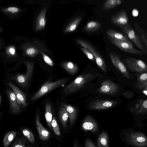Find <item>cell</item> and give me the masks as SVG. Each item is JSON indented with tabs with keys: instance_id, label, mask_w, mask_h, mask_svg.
I'll use <instances>...</instances> for the list:
<instances>
[{
	"instance_id": "obj_1",
	"label": "cell",
	"mask_w": 147,
	"mask_h": 147,
	"mask_svg": "<svg viewBox=\"0 0 147 147\" xmlns=\"http://www.w3.org/2000/svg\"><path fill=\"white\" fill-rule=\"evenodd\" d=\"M100 76H101L100 75L92 73L81 74L77 76L64 88V92L68 95L74 93L94 78Z\"/></svg>"
},
{
	"instance_id": "obj_2",
	"label": "cell",
	"mask_w": 147,
	"mask_h": 147,
	"mask_svg": "<svg viewBox=\"0 0 147 147\" xmlns=\"http://www.w3.org/2000/svg\"><path fill=\"white\" fill-rule=\"evenodd\" d=\"M68 79H61L54 82H48L45 83L40 89L31 97L32 100L37 99L51 91L64 85L66 83Z\"/></svg>"
},
{
	"instance_id": "obj_3",
	"label": "cell",
	"mask_w": 147,
	"mask_h": 147,
	"mask_svg": "<svg viewBox=\"0 0 147 147\" xmlns=\"http://www.w3.org/2000/svg\"><path fill=\"white\" fill-rule=\"evenodd\" d=\"M128 39L135 45L144 54H147V49L138 33L131 25L121 28Z\"/></svg>"
},
{
	"instance_id": "obj_4",
	"label": "cell",
	"mask_w": 147,
	"mask_h": 147,
	"mask_svg": "<svg viewBox=\"0 0 147 147\" xmlns=\"http://www.w3.org/2000/svg\"><path fill=\"white\" fill-rule=\"evenodd\" d=\"M76 42L83 47L89 51L93 55L97 65L105 72H107V67L103 58L95 48L86 41L80 39L76 40Z\"/></svg>"
},
{
	"instance_id": "obj_5",
	"label": "cell",
	"mask_w": 147,
	"mask_h": 147,
	"mask_svg": "<svg viewBox=\"0 0 147 147\" xmlns=\"http://www.w3.org/2000/svg\"><path fill=\"white\" fill-rule=\"evenodd\" d=\"M122 61L131 71L139 73L147 72V64L140 59L126 57Z\"/></svg>"
},
{
	"instance_id": "obj_6",
	"label": "cell",
	"mask_w": 147,
	"mask_h": 147,
	"mask_svg": "<svg viewBox=\"0 0 147 147\" xmlns=\"http://www.w3.org/2000/svg\"><path fill=\"white\" fill-rule=\"evenodd\" d=\"M126 136V140L129 144L136 147L147 146V137L143 134L130 131Z\"/></svg>"
},
{
	"instance_id": "obj_7",
	"label": "cell",
	"mask_w": 147,
	"mask_h": 147,
	"mask_svg": "<svg viewBox=\"0 0 147 147\" xmlns=\"http://www.w3.org/2000/svg\"><path fill=\"white\" fill-rule=\"evenodd\" d=\"M107 36L111 42L126 53L139 55H142L144 54L141 51L135 48L131 42L117 40L108 36Z\"/></svg>"
},
{
	"instance_id": "obj_8",
	"label": "cell",
	"mask_w": 147,
	"mask_h": 147,
	"mask_svg": "<svg viewBox=\"0 0 147 147\" xmlns=\"http://www.w3.org/2000/svg\"><path fill=\"white\" fill-rule=\"evenodd\" d=\"M119 90V86L117 84L106 79L101 82L100 86L96 91L101 94L114 96Z\"/></svg>"
},
{
	"instance_id": "obj_9",
	"label": "cell",
	"mask_w": 147,
	"mask_h": 147,
	"mask_svg": "<svg viewBox=\"0 0 147 147\" xmlns=\"http://www.w3.org/2000/svg\"><path fill=\"white\" fill-rule=\"evenodd\" d=\"M26 72L24 74H18L15 77V80L21 86L26 87L28 86L32 76L34 66L30 62L26 63Z\"/></svg>"
},
{
	"instance_id": "obj_10",
	"label": "cell",
	"mask_w": 147,
	"mask_h": 147,
	"mask_svg": "<svg viewBox=\"0 0 147 147\" xmlns=\"http://www.w3.org/2000/svg\"><path fill=\"white\" fill-rule=\"evenodd\" d=\"M110 21L112 24L120 28L131 25L127 12L124 9L113 15L111 18Z\"/></svg>"
},
{
	"instance_id": "obj_11",
	"label": "cell",
	"mask_w": 147,
	"mask_h": 147,
	"mask_svg": "<svg viewBox=\"0 0 147 147\" xmlns=\"http://www.w3.org/2000/svg\"><path fill=\"white\" fill-rule=\"evenodd\" d=\"M109 56L113 64L125 77L128 79H134L128 71L126 66L121 61L117 54L114 52H111L110 53Z\"/></svg>"
},
{
	"instance_id": "obj_12",
	"label": "cell",
	"mask_w": 147,
	"mask_h": 147,
	"mask_svg": "<svg viewBox=\"0 0 147 147\" xmlns=\"http://www.w3.org/2000/svg\"><path fill=\"white\" fill-rule=\"evenodd\" d=\"M117 102L110 100H96L90 102L88 106L89 110H103L115 106Z\"/></svg>"
},
{
	"instance_id": "obj_13",
	"label": "cell",
	"mask_w": 147,
	"mask_h": 147,
	"mask_svg": "<svg viewBox=\"0 0 147 147\" xmlns=\"http://www.w3.org/2000/svg\"><path fill=\"white\" fill-rule=\"evenodd\" d=\"M81 128L85 131L95 132L98 130V125L92 117L87 115L85 117L82 123Z\"/></svg>"
},
{
	"instance_id": "obj_14",
	"label": "cell",
	"mask_w": 147,
	"mask_h": 147,
	"mask_svg": "<svg viewBox=\"0 0 147 147\" xmlns=\"http://www.w3.org/2000/svg\"><path fill=\"white\" fill-rule=\"evenodd\" d=\"M35 121L36 128L40 139L44 141L47 140L51 136V133L41 123L39 113H38L36 115Z\"/></svg>"
},
{
	"instance_id": "obj_15",
	"label": "cell",
	"mask_w": 147,
	"mask_h": 147,
	"mask_svg": "<svg viewBox=\"0 0 147 147\" xmlns=\"http://www.w3.org/2000/svg\"><path fill=\"white\" fill-rule=\"evenodd\" d=\"M8 86L12 90L16 96L18 102L20 106H27L26 97L24 94L17 86L11 82L8 83Z\"/></svg>"
},
{
	"instance_id": "obj_16",
	"label": "cell",
	"mask_w": 147,
	"mask_h": 147,
	"mask_svg": "<svg viewBox=\"0 0 147 147\" xmlns=\"http://www.w3.org/2000/svg\"><path fill=\"white\" fill-rule=\"evenodd\" d=\"M131 112L136 114L147 113V99H140L130 109Z\"/></svg>"
},
{
	"instance_id": "obj_17",
	"label": "cell",
	"mask_w": 147,
	"mask_h": 147,
	"mask_svg": "<svg viewBox=\"0 0 147 147\" xmlns=\"http://www.w3.org/2000/svg\"><path fill=\"white\" fill-rule=\"evenodd\" d=\"M7 93L11 112L14 114L19 113L20 111V106L18 102L14 93L9 89L7 90Z\"/></svg>"
},
{
	"instance_id": "obj_18",
	"label": "cell",
	"mask_w": 147,
	"mask_h": 147,
	"mask_svg": "<svg viewBox=\"0 0 147 147\" xmlns=\"http://www.w3.org/2000/svg\"><path fill=\"white\" fill-rule=\"evenodd\" d=\"M65 108L69 115L70 126L71 127L74 124L78 114V110L74 106L64 103L61 104Z\"/></svg>"
},
{
	"instance_id": "obj_19",
	"label": "cell",
	"mask_w": 147,
	"mask_h": 147,
	"mask_svg": "<svg viewBox=\"0 0 147 147\" xmlns=\"http://www.w3.org/2000/svg\"><path fill=\"white\" fill-rule=\"evenodd\" d=\"M106 33L107 36L115 39L129 43L131 42L125 35L113 29L107 30Z\"/></svg>"
},
{
	"instance_id": "obj_20",
	"label": "cell",
	"mask_w": 147,
	"mask_h": 147,
	"mask_svg": "<svg viewBox=\"0 0 147 147\" xmlns=\"http://www.w3.org/2000/svg\"><path fill=\"white\" fill-rule=\"evenodd\" d=\"M61 66L67 72L71 75L75 74L78 70V65L71 61H66L63 63Z\"/></svg>"
},
{
	"instance_id": "obj_21",
	"label": "cell",
	"mask_w": 147,
	"mask_h": 147,
	"mask_svg": "<svg viewBox=\"0 0 147 147\" xmlns=\"http://www.w3.org/2000/svg\"><path fill=\"white\" fill-rule=\"evenodd\" d=\"M58 114L60 121L63 128L66 129L67 127L69 115L65 108L62 105L60 107Z\"/></svg>"
},
{
	"instance_id": "obj_22",
	"label": "cell",
	"mask_w": 147,
	"mask_h": 147,
	"mask_svg": "<svg viewBox=\"0 0 147 147\" xmlns=\"http://www.w3.org/2000/svg\"><path fill=\"white\" fill-rule=\"evenodd\" d=\"M137 82L135 84V87L139 89H141L147 84V72L140 74H136Z\"/></svg>"
},
{
	"instance_id": "obj_23",
	"label": "cell",
	"mask_w": 147,
	"mask_h": 147,
	"mask_svg": "<svg viewBox=\"0 0 147 147\" xmlns=\"http://www.w3.org/2000/svg\"><path fill=\"white\" fill-rule=\"evenodd\" d=\"M80 16L76 17L65 28L64 31L65 32H71L74 31L82 20Z\"/></svg>"
},
{
	"instance_id": "obj_24",
	"label": "cell",
	"mask_w": 147,
	"mask_h": 147,
	"mask_svg": "<svg viewBox=\"0 0 147 147\" xmlns=\"http://www.w3.org/2000/svg\"><path fill=\"white\" fill-rule=\"evenodd\" d=\"M122 2L123 1L121 0H107L103 4L102 9L108 11L120 5Z\"/></svg>"
},
{
	"instance_id": "obj_25",
	"label": "cell",
	"mask_w": 147,
	"mask_h": 147,
	"mask_svg": "<svg viewBox=\"0 0 147 147\" xmlns=\"http://www.w3.org/2000/svg\"><path fill=\"white\" fill-rule=\"evenodd\" d=\"M97 144L98 147H108L109 137L106 131H103L100 134Z\"/></svg>"
},
{
	"instance_id": "obj_26",
	"label": "cell",
	"mask_w": 147,
	"mask_h": 147,
	"mask_svg": "<svg viewBox=\"0 0 147 147\" xmlns=\"http://www.w3.org/2000/svg\"><path fill=\"white\" fill-rule=\"evenodd\" d=\"M16 131H9L5 135L3 141L4 147H8L16 136Z\"/></svg>"
},
{
	"instance_id": "obj_27",
	"label": "cell",
	"mask_w": 147,
	"mask_h": 147,
	"mask_svg": "<svg viewBox=\"0 0 147 147\" xmlns=\"http://www.w3.org/2000/svg\"><path fill=\"white\" fill-rule=\"evenodd\" d=\"M100 23L94 20L88 22L84 27V30L88 32H92L98 30L101 27Z\"/></svg>"
},
{
	"instance_id": "obj_28",
	"label": "cell",
	"mask_w": 147,
	"mask_h": 147,
	"mask_svg": "<svg viewBox=\"0 0 147 147\" xmlns=\"http://www.w3.org/2000/svg\"><path fill=\"white\" fill-rule=\"evenodd\" d=\"M45 117L49 127L51 129V121L52 119V115L51 112V107L50 103L47 102L45 107Z\"/></svg>"
},
{
	"instance_id": "obj_29",
	"label": "cell",
	"mask_w": 147,
	"mask_h": 147,
	"mask_svg": "<svg viewBox=\"0 0 147 147\" xmlns=\"http://www.w3.org/2000/svg\"><path fill=\"white\" fill-rule=\"evenodd\" d=\"M22 133L28 140L32 143L35 141L34 136L31 131L28 128H25L22 131Z\"/></svg>"
},
{
	"instance_id": "obj_30",
	"label": "cell",
	"mask_w": 147,
	"mask_h": 147,
	"mask_svg": "<svg viewBox=\"0 0 147 147\" xmlns=\"http://www.w3.org/2000/svg\"><path fill=\"white\" fill-rule=\"evenodd\" d=\"M51 125L55 134L58 136H60L61 132L57 121L54 116L53 117Z\"/></svg>"
},
{
	"instance_id": "obj_31",
	"label": "cell",
	"mask_w": 147,
	"mask_h": 147,
	"mask_svg": "<svg viewBox=\"0 0 147 147\" xmlns=\"http://www.w3.org/2000/svg\"><path fill=\"white\" fill-rule=\"evenodd\" d=\"M45 14L44 13L41 14L38 20V27L39 28H43L46 24V21L45 18Z\"/></svg>"
},
{
	"instance_id": "obj_32",
	"label": "cell",
	"mask_w": 147,
	"mask_h": 147,
	"mask_svg": "<svg viewBox=\"0 0 147 147\" xmlns=\"http://www.w3.org/2000/svg\"><path fill=\"white\" fill-rule=\"evenodd\" d=\"M79 48L89 59L94 61H95L93 55L88 49L83 47H80Z\"/></svg>"
},
{
	"instance_id": "obj_33",
	"label": "cell",
	"mask_w": 147,
	"mask_h": 147,
	"mask_svg": "<svg viewBox=\"0 0 147 147\" xmlns=\"http://www.w3.org/2000/svg\"><path fill=\"white\" fill-rule=\"evenodd\" d=\"M26 141V140L24 138H21L11 147H26L25 144Z\"/></svg>"
},
{
	"instance_id": "obj_34",
	"label": "cell",
	"mask_w": 147,
	"mask_h": 147,
	"mask_svg": "<svg viewBox=\"0 0 147 147\" xmlns=\"http://www.w3.org/2000/svg\"><path fill=\"white\" fill-rule=\"evenodd\" d=\"M43 58L44 61L48 65L50 66H53L54 63L51 58L43 53H42Z\"/></svg>"
},
{
	"instance_id": "obj_35",
	"label": "cell",
	"mask_w": 147,
	"mask_h": 147,
	"mask_svg": "<svg viewBox=\"0 0 147 147\" xmlns=\"http://www.w3.org/2000/svg\"><path fill=\"white\" fill-rule=\"evenodd\" d=\"M136 31L138 33V35L140 36V37L144 42V44L147 49V37L145 36L139 31L137 30Z\"/></svg>"
},
{
	"instance_id": "obj_36",
	"label": "cell",
	"mask_w": 147,
	"mask_h": 147,
	"mask_svg": "<svg viewBox=\"0 0 147 147\" xmlns=\"http://www.w3.org/2000/svg\"><path fill=\"white\" fill-rule=\"evenodd\" d=\"M123 95L127 98H131L134 96V93L131 91H127L124 93Z\"/></svg>"
},
{
	"instance_id": "obj_37",
	"label": "cell",
	"mask_w": 147,
	"mask_h": 147,
	"mask_svg": "<svg viewBox=\"0 0 147 147\" xmlns=\"http://www.w3.org/2000/svg\"><path fill=\"white\" fill-rule=\"evenodd\" d=\"M85 146V147H96L93 142L89 139L86 140Z\"/></svg>"
},
{
	"instance_id": "obj_38",
	"label": "cell",
	"mask_w": 147,
	"mask_h": 147,
	"mask_svg": "<svg viewBox=\"0 0 147 147\" xmlns=\"http://www.w3.org/2000/svg\"><path fill=\"white\" fill-rule=\"evenodd\" d=\"M7 10L9 12L14 13L18 12L19 11V9L15 7H10L7 8Z\"/></svg>"
},
{
	"instance_id": "obj_39",
	"label": "cell",
	"mask_w": 147,
	"mask_h": 147,
	"mask_svg": "<svg viewBox=\"0 0 147 147\" xmlns=\"http://www.w3.org/2000/svg\"><path fill=\"white\" fill-rule=\"evenodd\" d=\"M35 49L33 47L30 48L26 51V53L28 55H32L35 53Z\"/></svg>"
},
{
	"instance_id": "obj_40",
	"label": "cell",
	"mask_w": 147,
	"mask_h": 147,
	"mask_svg": "<svg viewBox=\"0 0 147 147\" xmlns=\"http://www.w3.org/2000/svg\"><path fill=\"white\" fill-rule=\"evenodd\" d=\"M15 51L14 49L13 48H11L9 49V53L12 55H14L15 53Z\"/></svg>"
},
{
	"instance_id": "obj_41",
	"label": "cell",
	"mask_w": 147,
	"mask_h": 147,
	"mask_svg": "<svg viewBox=\"0 0 147 147\" xmlns=\"http://www.w3.org/2000/svg\"><path fill=\"white\" fill-rule=\"evenodd\" d=\"M142 92L143 94L147 96V89L142 90Z\"/></svg>"
},
{
	"instance_id": "obj_42",
	"label": "cell",
	"mask_w": 147,
	"mask_h": 147,
	"mask_svg": "<svg viewBox=\"0 0 147 147\" xmlns=\"http://www.w3.org/2000/svg\"><path fill=\"white\" fill-rule=\"evenodd\" d=\"M141 89L142 90H147V84L145 85L144 87L142 88Z\"/></svg>"
},
{
	"instance_id": "obj_43",
	"label": "cell",
	"mask_w": 147,
	"mask_h": 147,
	"mask_svg": "<svg viewBox=\"0 0 147 147\" xmlns=\"http://www.w3.org/2000/svg\"><path fill=\"white\" fill-rule=\"evenodd\" d=\"M74 147H79L76 143L74 142Z\"/></svg>"
},
{
	"instance_id": "obj_44",
	"label": "cell",
	"mask_w": 147,
	"mask_h": 147,
	"mask_svg": "<svg viewBox=\"0 0 147 147\" xmlns=\"http://www.w3.org/2000/svg\"><path fill=\"white\" fill-rule=\"evenodd\" d=\"M1 96H0V105H1Z\"/></svg>"
},
{
	"instance_id": "obj_45",
	"label": "cell",
	"mask_w": 147,
	"mask_h": 147,
	"mask_svg": "<svg viewBox=\"0 0 147 147\" xmlns=\"http://www.w3.org/2000/svg\"></svg>"
}]
</instances>
